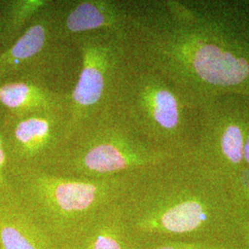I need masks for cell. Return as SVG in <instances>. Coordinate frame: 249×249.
<instances>
[{
  "mask_svg": "<svg viewBox=\"0 0 249 249\" xmlns=\"http://www.w3.org/2000/svg\"><path fill=\"white\" fill-rule=\"evenodd\" d=\"M0 249H65L29 215L12 191L0 192Z\"/></svg>",
  "mask_w": 249,
  "mask_h": 249,
  "instance_id": "9c48e42d",
  "label": "cell"
},
{
  "mask_svg": "<svg viewBox=\"0 0 249 249\" xmlns=\"http://www.w3.org/2000/svg\"><path fill=\"white\" fill-rule=\"evenodd\" d=\"M172 156L143 141L110 109L68 135L41 168L66 177L104 179L151 168Z\"/></svg>",
  "mask_w": 249,
  "mask_h": 249,
  "instance_id": "277c9868",
  "label": "cell"
},
{
  "mask_svg": "<svg viewBox=\"0 0 249 249\" xmlns=\"http://www.w3.org/2000/svg\"><path fill=\"white\" fill-rule=\"evenodd\" d=\"M133 176L89 179L41 167H14L9 170V185L36 223L66 249L101 214L121 202Z\"/></svg>",
  "mask_w": 249,
  "mask_h": 249,
  "instance_id": "7a4b0ae2",
  "label": "cell"
},
{
  "mask_svg": "<svg viewBox=\"0 0 249 249\" xmlns=\"http://www.w3.org/2000/svg\"><path fill=\"white\" fill-rule=\"evenodd\" d=\"M71 41L80 52L81 68L75 87L69 93L66 137L112 109L118 79L128 57L127 38L110 33L84 34Z\"/></svg>",
  "mask_w": 249,
  "mask_h": 249,
  "instance_id": "5b68a950",
  "label": "cell"
},
{
  "mask_svg": "<svg viewBox=\"0 0 249 249\" xmlns=\"http://www.w3.org/2000/svg\"><path fill=\"white\" fill-rule=\"evenodd\" d=\"M68 121V110L11 116L4 145L10 169L44 167L63 142Z\"/></svg>",
  "mask_w": 249,
  "mask_h": 249,
  "instance_id": "8992f818",
  "label": "cell"
},
{
  "mask_svg": "<svg viewBox=\"0 0 249 249\" xmlns=\"http://www.w3.org/2000/svg\"><path fill=\"white\" fill-rule=\"evenodd\" d=\"M50 6L42 10L9 50L0 55V78L23 72V78L45 79L63 43L56 33L55 11Z\"/></svg>",
  "mask_w": 249,
  "mask_h": 249,
  "instance_id": "52a82bcc",
  "label": "cell"
},
{
  "mask_svg": "<svg viewBox=\"0 0 249 249\" xmlns=\"http://www.w3.org/2000/svg\"><path fill=\"white\" fill-rule=\"evenodd\" d=\"M121 203L108 209L66 249H134Z\"/></svg>",
  "mask_w": 249,
  "mask_h": 249,
  "instance_id": "8fae6325",
  "label": "cell"
},
{
  "mask_svg": "<svg viewBox=\"0 0 249 249\" xmlns=\"http://www.w3.org/2000/svg\"><path fill=\"white\" fill-rule=\"evenodd\" d=\"M129 55L204 105L230 94H249V41L218 26L190 20L134 16Z\"/></svg>",
  "mask_w": 249,
  "mask_h": 249,
  "instance_id": "6da1fadb",
  "label": "cell"
},
{
  "mask_svg": "<svg viewBox=\"0 0 249 249\" xmlns=\"http://www.w3.org/2000/svg\"><path fill=\"white\" fill-rule=\"evenodd\" d=\"M203 106L160 72L128 53L112 110L151 146L178 155L194 150Z\"/></svg>",
  "mask_w": 249,
  "mask_h": 249,
  "instance_id": "3957f363",
  "label": "cell"
},
{
  "mask_svg": "<svg viewBox=\"0 0 249 249\" xmlns=\"http://www.w3.org/2000/svg\"><path fill=\"white\" fill-rule=\"evenodd\" d=\"M176 249L175 247H172V246H162V247H159L157 249Z\"/></svg>",
  "mask_w": 249,
  "mask_h": 249,
  "instance_id": "7c38bea8",
  "label": "cell"
},
{
  "mask_svg": "<svg viewBox=\"0 0 249 249\" xmlns=\"http://www.w3.org/2000/svg\"><path fill=\"white\" fill-rule=\"evenodd\" d=\"M134 14L114 0L71 2L63 15H56V33L61 42L75 36L105 32L127 38Z\"/></svg>",
  "mask_w": 249,
  "mask_h": 249,
  "instance_id": "ba28073f",
  "label": "cell"
},
{
  "mask_svg": "<svg viewBox=\"0 0 249 249\" xmlns=\"http://www.w3.org/2000/svg\"><path fill=\"white\" fill-rule=\"evenodd\" d=\"M0 103L9 108L11 116L68 110L69 93L52 89L45 79L25 77L0 85Z\"/></svg>",
  "mask_w": 249,
  "mask_h": 249,
  "instance_id": "30bf717a",
  "label": "cell"
}]
</instances>
